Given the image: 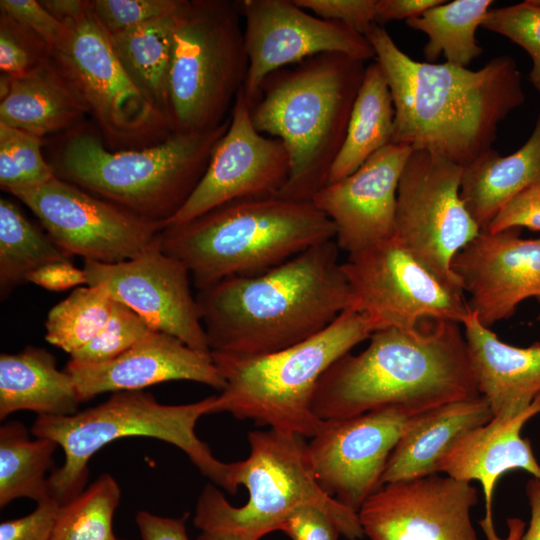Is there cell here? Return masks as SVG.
<instances>
[{"instance_id":"6da1fadb","label":"cell","mask_w":540,"mask_h":540,"mask_svg":"<svg viewBox=\"0 0 540 540\" xmlns=\"http://www.w3.org/2000/svg\"><path fill=\"white\" fill-rule=\"evenodd\" d=\"M365 37L393 101L391 143L435 153L464 168L493 149L499 123L525 101L521 74L509 56L473 71L416 61L378 24Z\"/></svg>"},{"instance_id":"7a4b0ae2","label":"cell","mask_w":540,"mask_h":540,"mask_svg":"<svg viewBox=\"0 0 540 540\" xmlns=\"http://www.w3.org/2000/svg\"><path fill=\"white\" fill-rule=\"evenodd\" d=\"M335 239L251 276L198 290L210 352L258 356L298 344L351 306Z\"/></svg>"},{"instance_id":"3957f363","label":"cell","mask_w":540,"mask_h":540,"mask_svg":"<svg viewBox=\"0 0 540 540\" xmlns=\"http://www.w3.org/2000/svg\"><path fill=\"white\" fill-rule=\"evenodd\" d=\"M479 396L461 324L425 320L375 331L362 352L339 358L320 379L312 410L323 421L386 407L419 414Z\"/></svg>"},{"instance_id":"277c9868","label":"cell","mask_w":540,"mask_h":540,"mask_svg":"<svg viewBox=\"0 0 540 540\" xmlns=\"http://www.w3.org/2000/svg\"><path fill=\"white\" fill-rule=\"evenodd\" d=\"M365 61L323 53L269 74L250 107L256 130L284 144L290 173L280 196L312 201L342 147Z\"/></svg>"},{"instance_id":"5b68a950","label":"cell","mask_w":540,"mask_h":540,"mask_svg":"<svg viewBox=\"0 0 540 540\" xmlns=\"http://www.w3.org/2000/svg\"><path fill=\"white\" fill-rule=\"evenodd\" d=\"M335 234L333 222L312 201L275 195L231 201L166 226L160 244L186 266L200 290L264 272Z\"/></svg>"},{"instance_id":"8992f818","label":"cell","mask_w":540,"mask_h":540,"mask_svg":"<svg viewBox=\"0 0 540 540\" xmlns=\"http://www.w3.org/2000/svg\"><path fill=\"white\" fill-rule=\"evenodd\" d=\"M229 123L230 116L212 130L122 150L79 125L66 132L51 165L58 178L165 227L198 185Z\"/></svg>"},{"instance_id":"52a82bcc","label":"cell","mask_w":540,"mask_h":540,"mask_svg":"<svg viewBox=\"0 0 540 540\" xmlns=\"http://www.w3.org/2000/svg\"><path fill=\"white\" fill-rule=\"evenodd\" d=\"M375 332L363 314L347 309L318 334L258 356L211 352L225 380L210 414L228 412L261 426L312 438L324 427L312 401L324 373Z\"/></svg>"},{"instance_id":"ba28073f","label":"cell","mask_w":540,"mask_h":540,"mask_svg":"<svg viewBox=\"0 0 540 540\" xmlns=\"http://www.w3.org/2000/svg\"><path fill=\"white\" fill-rule=\"evenodd\" d=\"M216 395L200 401L167 405L143 390L120 391L94 407L70 416H37L31 434L54 440L65 461L49 476L52 498L61 505L80 493L88 478V462L112 441L151 437L181 449L199 471L230 494H235V462L218 460L197 436V421L211 413Z\"/></svg>"},{"instance_id":"9c48e42d","label":"cell","mask_w":540,"mask_h":540,"mask_svg":"<svg viewBox=\"0 0 540 540\" xmlns=\"http://www.w3.org/2000/svg\"><path fill=\"white\" fill-rule=\"evenodd\" d=\"M304 438L271 428L249 432V456L235 462V482L248 490L247 503L232 506L216 487L206 485L196 504L194 525L202 532L260 540L279 530L299 507L313 505L327 513L348 540L363 538L358 512L328 495L318 483Z\"/></svg>"},{"instance_id":"30bf717a","label":"cell","mask_w":540,"mask_h":540,"mask_svg":"<svg viewBox=\"0 0 540 540\" xmlns=\"http://www.w3.org/2000/svg\"><path fill=\"white\" fill-rule=\"evenodd\" d=\"M238 2L182 0L168 76L172 133L217 128L228 117L248 72Z\"/></svg>"},{"instance_id":"8fae6325","label":"cell","mask_w":540,"mask_h":540,"mask_svg":"<svg viewBox=\"0 0 540 540\" xmlns=\"http://www.w3.org/2000/svg\"><path fill=\"white\" fill-rule=\"evenodd\" d=\"M63 23L64 35L51 58L85 101L109 148H142L172 134L168 120L124 69L90 1L80 15Z\"/></svg>"},{"instance_id":"7c38bea8","label":"cell","mask_w":540,"mask_h":540,"mask_svg":"<svg viewBox=\"0 0 540 540\" xmlns=\"http://www.w3.org/2000/svg\"><path fill=\"white\" fill-rule=\"evenodd\" d=\"M341 269L351 306L375 331L413 329L425 320L462 324L470 308L464 291L447 284L394 236L348 254Z\"/></svg>"},{"instance_id":"4fadbf2b","label":"cell","mask_w":540,"mask_h":540,"mask_svg":"<svg viewBox=\"0 0 540 540\" xmlns=\"http://www.w3.org/2000/svg\"><path fill=\"white\" fill-rule=\"evenodd\" d=\"M462 173L463 167L435 153L413 151L399 179L394 229L418 260L459 288L452 261L481 232L460 196Z\"/></svg>"},{"instance_id":"5bb4252c","label":"cell","mask_w":540,"mask_h":540,"mask_svg":"<svg viewBox=\"0 0 540 540\" xmlns=\"http://www.w3.org/2000/svg\"><path fill=\"white\" fill-rule=\"evenodd\" d=\"M11 195L38 218L65 251L84 260L114 264L150 248L164 225L100 198L57 176Z\"/></svg>"},{"instance_id":"9a60e30c","label":"cell","mask_w":540,"mask_h":540,"mask_svg":"<svg viewBox=\"0 0 540 540\" xmlns=\"http://www.w3.org/2000/svg\"><path fill=\"white\" fill-rule=\"evenodd\" d=\"M238 4L245 20L249 64L243 91L249 107L269 74L307 58L341 53L365 62L375 59L364 35L312 15L294 0H243Z\"/></svg>"},{"instance_id":"2e32d148","label":"cell","mask_w":540,"mask_h":540,"mask_svg":"<svg viewBox=\"0 0 540 540\" xmlns=\"http://www.w3.org/2000/svg\"><path fill=\"white\" fill-rule=\"evenodd\" d=\"M419 414L401 407H386L326 421L308 443L321 488L358 512L382 487L391 452Z\"/></svg>"},{"instance_id":"e0dca14e","label":"cell","mask_w":540,"mask_h":540,"mask_svg":"<svg viewBox=\"0 0 540 540\" xmlns=\"http://www.w3.org/2000/svg\"><path fill=\"white\" fill-rule=\"evenodd\" d=\"M229 116V127L214 147L201 180L165 227L185 223L231 201L279 195L286 184L290 173L287 150L281 140L256 130L243 88Z\"/></svg>"},{"instance_id":"ac0fdd59","label":"cell","mask_w":540,"mask_h":540,"mask_svg":"<svg viewBox=\"0 0 540 540\" xmlns=\"http://www.w3.org/2000/svg\"><path fill=\"white\" fill-rule=\"evenodd\" d=\"M83 269L87 285L103 287L112 299L135 311L155 331L211 353L191 291L190 273L181 261L163 252L160 237L133 259L114 264L84 260Z\"/></svg>"},{"instance_id":"d6986e66","label":"cell","mask_w":540,"mask_h":540,"mask_svg":"<svg viewBox=\"0 0 540 540\" xmlns=\"http://www.w3.org/2000/svg\"><path fill=\"white\" fill-rule=\"evenodd\" d=\"M478 491L434 474L383 485L358 511L370 540H480L471 522Z\"/></svg>"},{"instance_id":"ffe728a7","label":"cell","mask_w":540,"mask_h":540,"mask_svg":"<svg viewBox=\"0 0 540 540\" xmlns=\"http://www.w3.org/2000/svg\"><path fill=\"white\" fill-rule=\"evenodd\" d=\"M520 231H481L451 264L470 310L488 328L512 317L524 300L540 298V238H522Z\"/></svg>"},{"instance_id":"44dd1931","label":"cell","mask_w":540,"mask_h":540,"mask_svg":"<svg viewBox=\"0 0 540 540\" xmlns=\"http://www.w3.org/2000/svg\"><path fill=\"white\" fill-rule=\"evenodd\" d=\"M413 151L389 143L315 194L312 202L333 222L339 249L350 254L394 236L399 179Z\"/></svg>"},{"instance_id":"7402d4cb","label":"cell","mask_w":540,"mask_h":540,"mask_svg":"<svg viewBox=\"0 0 540 540\" xmlns=\"http://www.w3.org/2000/svg\"><path fill=\"white\" fill-rule=\"evenodd\" d=\"M64 370L71 375L80 402L106 392L142 390L176 380L201 383L219 391L226 385L211 353L197 351L159 331L109 361L83 364L69 360Z\"/></svg>"},{"instance_id":"603a6c76","label":"cell","mask_w":540,"mask_h":540,"mask_svg":"<svg viewBox=\"0 0 540 540\" xmlns=\"http://www.w3.org/2000/svg\"><path fill=\"white\" fill-rule=\"evenodd\" d=\"M540 413V396L515 417H493L457 439L438 463V473L454 479L480 482L485 499V518L480 522L488 540H499L492 521V499L499 478L523 470L540 479V464L530 441L521 436L524 424Z\"/></svg>"},{"instance_id":"cb8c5ba5","label":"cell","mask_w":540,"mask_h":540,"mask_svg":"<svg viewBox=\"0 0 540 540\" xmlns=\"http://www.w3.org/2000/svg\"><path fill=\"white\" fill-rule=\"evenodd\" d=\"M461 325L479 393L493 417H515L527 410L540 396V341L528 347L509 345L471 310Z\"/></svg>"},{"instance_id":"d4e9b609","label":"cell","mask_w":540,"mask_h":540,"mask_svg":"<svg viewBox=\"0 0 540 540\" xmlns=\"http://www.w3.org/2000/svg\"><path fill=\"white\" fill-rule=\"evenodd\" d=\"M492 418L489 404L481 395L419 414L391 452L382 486L439 474L438 463L452 444Z\"/></svg>"},{"instance_id":"484cf974","label":"cell","mask_w":540,"mask_h":540,"mask_svg":"<svg viewBox=\"0 0 540 540\" xmlns=\"http://www.w3.org/2000/svg\"><path fill=\"white\" fill-rule=\"evenodd\" d=\"M0 123L44 139L80 124L89 109L52 58L22 78L1 75Z\"/></svg>"},{"instance_id":"4316f807","label":"cell","mask_w":540,"mask_h":540,"mask_svg":"<svg viewBox=\"0 0 540 540\" xmlns=\"http://www.w3.org/2000/svg\"><path fill=\"white\" fill-rule=\"evenodd\" d=\"M80 400L71 375L46 349L27 346L0 355V419L28 410L38 416H70Z\"/></svg>"},{"instance_id":"83f0119b","label":"cell","mask_w":540,"mask_h":540,"mask_svg":"<svg viewBox=\"0 0 540 540\" xmlns=\"http://www.w3.org/2000/svg\"><path fill=\"white\" fill-rule=\"evenodd\" d=\"M540 184V113L527 141L501 156L491 149L463 168L460 196L481 231L516 194Z\"/></svg>"},{"instance_id":"f1b7e54d","label":"cell","mask_w":540,"mask_h":540,"mask_svg":"<svg viewBox=\"0 0 540 540\" xmlns=\"http://www.w3.org/2000/svg\"><path fill=\"white\" fill-rule=\"evenodd\" d=\"M394 118L390 89L375 60L366 66L346 135L331 167L328 183L352 174L373 154L391 143Z\"/></svg>"},{"instance_id":"f546056e","label":"cell","mask_w":540,"mask_h":540,"mask_svg":"<svg viewBox=\"0 0 540 540\" xmlns=\"http://www.w3.org/2000/svg\"><path fill=\"white\" fill-rule=\"evenodd\" d=\"M179 8L129 30L108 34L131 80L169 124L168 76Z\"/></svg>"},{"instance_id":"4dcf8cb0","label":"cell","mask_w":540,"mask_h":540,"mask_svg":"<svg viewBox=\"0 0 540 540\" xmlns=\"http://www.w3.org/2000/svg\"><path fill=\"white\" fill-rule=\"evenodd\" d=\"M59 445L45 437H29L23 423L10 421L0 428V507L18 498L37 503L52 498L48 470Z\"/></svg>"},{"instance_id":"1f68e13d","label":"cell","mask_w":540,"mask_h":540,"mask_svg":"<svg viewBox=\"0 0 540 540\" xmlns=\"http://www.w3.org/2000/svg\"><path fill=\"white\" fill-rule=\"evenodd\" d=\"M492 4V0H444L406 20V25L428 36L423 48L426 62L434 63L443 55L447 63L466 67L483 51L475 32Z\"/></svg>"},{"instance_id":"d6a6232c","label":"cell","mask_w":540,"mask_h":540,"mask_svg":"<svg viewBox=\"0 0 540 540\" xmlns=\"http://www.w3.org/2000/svg\"><path fill=\"white\" fill-rule=\"evenodd\" d=\"M72 255L27 219L11 200L0 199V293L5 298L35 270Z\"/></svg>"},{"instance_id":"836d02e7","label":"cell","mask_w":540,"mask_h":540,"mask_svg":"<svg viewBox=\"0 0 540 540\" xmlns=\"http://www.w3.org/2000/svg\"><path fill=\"white\" fill-rule=\"evenodd\" d=\"M114 299L101 286L74 289L52 307L45 321V339L69 355L90 342L106 324Z\"/></svg>"},{"instance_id":"e575fe53","label":"cell","mask_w":540,"mask_h":540,"mask_svg":"<svg viewBox=\"0 0 540 540\" xmlns=\"http://www.w3.org/2000/svg\"><path fill=\"white\" fill-rule=\"evenodd\" d=\"M120 488L102 474L87 489L59 508L51 540H115L113 517Z\"/></svg>"},{"instance_id":"d590c367","label":"cell","mask_w":540,"mask_h":540,"mask_svg":"<svg viewBox=\"0 0 540 540\" xmlns=\"http://www.w3.org/2000/svg\"><path fill=\"white\" fill-rule=\"evenodd\" d=\"M44 139L0 123V187L7 193L42 185L55 170L42 154Z\"/></svg>"},{"instance_id":"8d00e7d4","label":"cell","mask_w":540,"mask_h":540,"mask_svg":"<svg viewBox=\"0 0 540 540\" xmlns=\"http://www.w3.org/2000/svg\"><path fill=\"white\" fill-rule=\"evenodd\" d=\"M155 331L128 306L114 300L110 316L101 331L70 355L71 361L96 364L109 361Z\"/></svg>"},{"instance_id":"74e56055","label":"cell","mask_w":540,"mask_h":540,"mask_svg":"<svg viewBox=\"0 0 540 540\" xmlns=\"http://www.w3.org/2000/svg\"><path fill=\"white\" fill-rule=\"evenodd\" d=\"M481 27L507 37L530 55V80L540 93V0L489 9Z\"/></svg>"},{"instance_id":"f35d334b","label":"cell","mask_w":540,"mask_h":540,"mask_svg":"<svg viewBox=\"0 0 540 540\" xmlns=\"http://www.w3.org/2000/svg\"><path fill=\"white\" fill-rule=\"evenodd\" d=\"M51 60V51L34 32L0 11L1 75L22 78Z\"/></svg>"},{"instance_id":"ab89813d","label":"cell","mask_w":540,"mask_h":540,"mask_svg":"<svg viewBox=\"0 0 540 540\" xmlns=\"http://www.w3.org/2000/svg\"><path fill=\"white\" fill-rule=\"evenodd\" d=\"M182 0H93V15L107 34H116L176 11Z\"/></svg>"},{"instance_id":"60d3db41","label":"cell","mask_w":540,"mask_h":540,"mask_svg":"<svg viewBox=\"0 0 540 540\" xmlns=\"http://www.w3.org/2000/svg\"><path fill=\"white\" fill-rule=\"evenodd\" d=\"M306 11L342 23L365 36L376 23L378 0H294Z\"/></svg>"},{"instance_id":"b9f144b4","label":"cell","mask_w":540,"mask_h":540,"mask_svg":"<svg viewBox=\"0 0 540 540\" xmlns=\"http://www.w3.org/2000/svg\"><path fill=\"white\" fill-rule=\"evenodd\" d=\"M0 11L5 12L40 37L50 49L51 54L64 35L65 24L56 19L40 1L1 0Z\"/></svg>"},{"instance_id":"7bdbcfd3","label":"cell","mask_w":540,"mask_h":540,"mask_svg":"<svg viewBox=\"0 0 540 540\" xmlns=\"http://www.w3.org/2000/svg\"><path fill=\"white\" fill-rule=\"evenodd\" d=\"M512 228L540 232V184L531 185L512 197L485 231L497 233Z\"/></svg>"},{"instance_id":"ee69618b","label":"cell","mask_w":540,"mask_h":540,"mask_svg":"<svg viewBox=\"0 0 540 540\" xmlns=\"http://www.w3.org/2000/svg\"><path fill=\"white\" fill-rule=\"evenodd\" d=\"M61 504L54 498L37 503L26 516L3 521L0 540H51Z\"/></svg>"},{"instance_id":"f6af8a7d","label":"cell","mask_w":540,"mask_h":540,"mask_svg":"<svg viewBox=\"0 0 540 540\" xmlns=\"http://www.w3.org/2000/svg\"><path fill=\"white\" fill-rule=\"evenodd\" d=\"M279 530L291 540H338L341 535L332 518L313 505L296 509L284 520Z\"/></svg>"},{"instance_id":"bcb514c9","label":"cell","mask_w":540,"mask_h":540,"mask_svg":"<svg viewBox=\"0 0 540 540\" xmlns=\"http://www.w3.org/2000/svg\"><path fill=\"white\" fill-rule=\"evenodd\" d=\"M27 282L50 291H64L88 284L85 270L74 266L71 260L47 264L33 271Z\"/></svg>"},{"instance_id":"7dc6e473","label":"cell","mask_w":540,"mask_h":540,"mask_svg":"<svg viewBox=\"0 0 540 540\" xmlns=\"http://www.w3.org/2000/svg\"><path fill=\"white\" fill-rule=\"evenodd\" d=\"M188 516L162 517L142 510L136 514L135 522L142 540H190L185 525Z\"/></svg>"},{"instance_id":"c3c4849f","label":"cell","mask_w":540,"mask_h":540,"mask_svg":"<svg viewBox=\"0 0 540 540\" xmlns=\"http://www.w3.org/2000/svg\"><path fill=\"white\" fill-rule=\"evenodd\" d=\"M444 0H378L376 23L384 24L396 20H408L422 15Z\"/></svg>"},{"instance_id":"681fc988","label":"cell","mask_w":540,"mask_h":540,"mask_svg":"<svg viewBox=\"0 0 540 540\" xmlns=\"http://www.w3.org/2000/svg\"><path fill=\"white\" fill-rule=\"evenodd\" d=\"M526 496L531 511L529 527L522 540H540V479L532 477L527 481Z\"/></svg>"},{"instance_id":"f907efd6","label":"cell","mask_w":540,"mask_h":540,"mask_svg":"<svg viewBox=\"0 0 540 540\" xmlns=\"http://www.w3.org/2000/svg\"><path fill=\"white\" fill-rule=\"evenodd\" d=\"M41 4L62 23L80 15L88 6L86 0H42Z\"/></svg>"},{"instance_id":"816d5d0a","label":"cell","mask_w":540,"mask_h":540,"mask_svg":"<svg viewBox=\"0 0 540 540\" xmlns=\"http://www.w3.org/2000/svg\"><path fill=\"white\" fill-rule=\"evenodd\" d=\"M198 540H242L238 536L230 533L202 532Z\"/></svg>"},{"instance_id":"f5cc1de1","label":"cell","mask_w":540,"mask_h":540,"mask_svg":"<svg viewBox=\"0 0 540 540\" xmlns=\"http://www.w3.org/2000/svg\"><path fill=\"white\" fill-rule=\"evenodd\" d=\"M537 300H538V301L540 302V298H539V299H537ZM538 320H540V314H539V316H538Z\"/></svg>"},{"instance_id":"db71d44e","label":"cell","mask_w":540,"mask_h":540,"mask_svg":"<svg viewBox=\"0 0 540 540\" xmlns=\"http://www.w3.org/2000/svg\"><path fill=\"white\" fill-rule=\"evenodd\" d=\"M115 540H120V539L116 538Z\"/></svg>"}]
</instances>
